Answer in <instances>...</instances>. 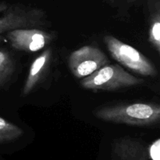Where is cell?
I'll list each match as a JSON object with an SVG mask.
<instances>
[{"instance_id": "2", "label": "cell", "mask_w": 160, "mask_h": 160, "mask_svg": "<svg viewBox=\"0 0 160 160\" xmlns=\"http://www.w3.org/2000/svg\"><path fill=\"white\" fill-rule=\"evenodd\" d=\"M145 83L127 72L119 64L106 65L81 81L83 88L92 90H116L132 87Z\"/></svg>"}, {"instance_id": "5", "label": "cell", "mask_w": 160, "mask_h": 160, "mask_svg": "<svg viewBox=\"0 0 160 160\" xmlns=\"http://www.w3.org/2000/svg\"><path fill=\"white\" fill-rule=\"evenodd\" d=\"M109 63L106 55L99 48L92 45L81 47L71 53L69 57V67L78 78L92 75Z\"/></svg>"}, {"instance_id": "10", "label": "cell", "mask_w": 160, "mask_h": 160, "mask_svg": "<svg viewBox=\"0 0 160 160\" xmlns=\"http://www.w3.org/2000/svg\"><path fill=\"white\" fill-rule=\"evenodd\" d=\"M15 71V61L9 51L0 49V86L6 84Z\"/></svg>"}, {"instance_id": "7", "label": "cell", "mask_w": 160, "mask_h": 160, "mask_svg": "<svg viewBox=\"0 0 160 160\" xmlns=\"http://www.w3.org/2000/svg\"><path fill=\"white\" fill-rule=\"evenodd\" d=\"M110 160H150L148 147L135 138H118L112 144Z\"/></svg>"}, {"instance_id": "11", "label": "cell", "mask_w": 160, "mask_h": 160, "mask_svg": "<svg viewBox=\"0 0 160 160\" xmlns=\"http://www.w3.org/2000/svg\"><path fill=\"white\" fill-rule=\"evenodd\" d=\"M23 133L21 128L0 117V144L14 141L20 137Z\"/></svg>"}, {"instance_id": "14", "label": "cell", "mask_w": 160, "mask_h": 160, "mask_svg": "<svg viewBox=\"0 0 160 160\" xmlns=\"http://www.w3.org/2000/svg\"><path fill=\"white\" fill-rule=\"evenodd\" d=\"M2 36L0 35V42H1V41H2Z\"/></svg>"}, {"instance_id": "8", "label": "cell", "mask_w": 160, "mask_h": 160, "mask_svg": "<svg viewBox=\"0 0 160 160\" xmlns=\"http://www.w3.org/2000/svg\"><path fill=\"white\" fill-rule=\"evenodd\" d=\"M51 56L52 50L48 48L33 61L22 90V94L23 96L29 94L39 83L49 65Z\"/></svg>"}, {"instance_id": "13", "label": "cell", "mask_w": 160, "mask_h": 160, "mask_svg": "<svg viewBox=\"0 0 160 160\" xmlns=\"http://www.w3.org/2000/svg\"><path fill=\"white\" fill-rule=\"evenodd\" d=\"M111 2H116V1H119V0H109ZM128 2H133V1H135V0H126Z\"/></svg>"}, {"instance_id": "3", "label": "cell", "mask_w": 160, "mask_h": 160, "mask_svg": "<svg viewBox=\"0 0 160 160\" xmlns=\"http://www.w3.org/2000/svg\"><path fill=\"white\" fill-rule=\"evenodd\" d=\"M104 42L112 57L123 67L144 76H157L156 66L135 48L112 35L105 36Z\"/></svg>"}, {"instance_id": "9", "label": "cell", "mask_w": 160, "mask_h": 160, "mask_svg": "<svg viewBox=\"0 0 160 160\" xmlns=\"http://www.w3.org/2000/svg\"><path fill=\"white\" fill-rule=\"evenodd\" d=\"M150 27L148 41L153 48L160 53V6L159 0H149Z\"/></svg>"}, {"instance_id": "12", "label": "cell", "mask_w": 160, "mask_h": 160, "mask_svg": "<svg viewBox=\"0 0 160 160\" xmlns=\"http://www.w3.org/2000/svg\"><path fill=\"white\" fill-rule=\"evenodd\" d=\"M148 153L151 160H160V141L156 140L148 147Z\"/></svg>"}, {"instance_id": "1", "label": "cell", "mask_w": 160, "mask_h": 160, "mask_svg": "<svg viewBox=\"0 0 160 160\" xmlns=\"http://www.w3.org/2000/svg\"><path fill=\"white\" fill-rule=\"evenodd\" d=\"M97 119L105 122L134 126H148L159 123L160 107L153 103H133L106 106L93 112Z\"/></svg>"}, {"instance_id": "6", "label": "cell", "mask_w": 160, "mask_h": 160, "mask_svg": "<svg viewBox=\"0 0 160 160\" xmlns=\"http://www.w3.org/2000/svg\"><path fill=\"white\" fill-rule=\"evenodd\" d=\"M52 33L40 28H20L7 33L12 48L26 52H37L46 47L54 39Z\"/></svg>"}, {"instance_id": "4", "label": "cell", "mask_w": 160, "mask_h": 160, "mask_svg": "<svg viewBox=\"0 0 160 160\" xmlns=\"http://www.w3.org/2000/svg\"><path fill=\"white\" fill-rule=\"evenodd\" d=\"M45 20V12L38 8L0 3V34L20 28H40Z\"/></svg>"}]
</instances>
